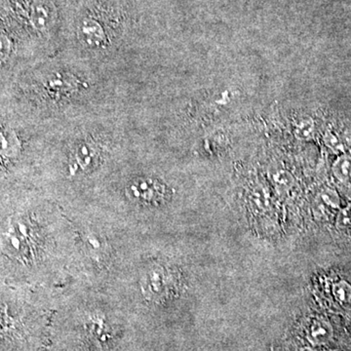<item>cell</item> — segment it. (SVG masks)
I'll use <instances>...</instances> for the list:
<instances>
[{
	"mask_svg": "<svg viewBox=\"0 0 351 351\" xmlns=\"http://www.w3.org/2000/svg\"><path fill=\"white\" fill-rule=\"evenodd\" d=\"M179 284L177 272L166 265H156L147 270L141 286L149 301L164 302L177 293Z\"/></svg>",
	"mask_w": 351,
	"mask_h": 351,
	"instance_id": "1",
	"label": "cell"
},
{
	"mask_svg": "<svg viewBox=\"0 0 351 351\" xmlns=\"http://www.w3.org/2000/svg\"><path fill=\"white\" fill-rule=\"evenodd\" d=\"M304 337L313 346H326L334 337V330L331 323L325 318L313 317L304 325Z\"/></svg>",
	"mask_w": 351,
	"mask_h": 351,
	"instance_id": "2",
	"label": "cell"
},
{
	"mask_svg": "<svg viewBox=\"0 0 351 351\" xmlns=\"http://www.w3.org/2000/svg\"><path fill=\"white\" fill-rule=\"evenodd\" d=\"M130 191L133 198L147 204H157L162 202L165 197V189L162 184L152 179H142L134 182Z\"/></svg>",
	"mask_w": 351,
	"mask_h": 351,
	"instance_id": "3",
	"label": "cell"
},
{
	"mask_svg": "<svg viewBox=\"0 0 351 351\" xmlns=\"http://www.w3.org/2000/svg\"><path fill=\"white\" fill-rule=\"evenodd\" d=\"M313 215L319 221H330L339 213V197L338 193L331 189L320 191L314 199Z\"/></svg>",
	"mask_w": 351,
	"mask_h": 351,
	"instance_id": "4",
	"label": "cell"
},
{
	"mask_svg": "<svg viewBox=\"0 0 351 351\" xmlns=\"http://www.w3.org/2000/svg\"><path fill=\"white\" fill-rule=\"evenodd\" d=\"M29 20L34 29L46 31L54 24V11L46 2H36L32 6Z\"/></svg>",
	"mask_w": 351,
	"mask_h": 351,
	"instance_id": "5",
	"label": "cell"
},
{
	"mask_svg": "<svg viewBox=\"0 0 351 351\" xmlns=\"http://www.w3.org/2000/svg\"><path fill=\"white\" fill-rule=\"evenodd\" d=\"M19 152L17 138L11 133L0 130V168L13 160Z\"/></svg>",
	"mask_w": 351,
	"mask_h": 351,
	"instance_id": "6",
	"label": "cell"
},
{
	"mask_svg": "<svg viewBox=\"0 0 351 351\" xmlns=\"http://www.w3.org/2000/svg\"><path fill=\"white\" fill-rule=\"evenodd\" d=\"M80 36L89 45H100L105 39L103 27L96 20L85 19L80 27Z\"/></svg>",
	"mask_w": 351,
	"mask_h": 351,
	"instance_id": "7",
	"label": "cell"
},
{
	"mask_svg": "<svg viewBox=\"0 0 351 351\" xmlns=\"http://www.w3.org/2000/svg\"><path fill=\"white\" fill-rule=\"evenodd\" d=\"M332 173L339 182H348L351 176V159L350 157L346 156L339 157L332 166Z\"/></svg>",
	"mask_w": 351,
	"mask_h": 351,
	"instance_id": "8",
	"label": "cell"
},
{
	"mask_svg": "<svg viewBox=\"0 0 351 351\" xmlns=\"http://www.w3.org/2000/svg\"><path fill=\"white\" fill-rule=\"evenodd\" d=\"M93 147V145L89 144H82L76 149V161H78V164L83 169L92 165V161L94 162L97 158V151Z\"/></svg>",
	"mask_w": 351,
	"mask_h": 351,
	"instance_id": "9",
	"label": "cell"
},
{
	"mask_svg": "<svg viewBox=\"0 0 351 351\" xmlns=\"http://www.w3.org/2000/svg\"><path fill=\"white\" fill-rule=\"evenodd\" d=\"M335 298L341 304H348L351 302V286L345 281H339L332 288Z\"/></svg>",
	"mask_w": 351,
	"mask_h": 351,
	"instance_id": "10",
	"label": "cell"
},
{
	"mask_svg": "<svg viewBox=\"0 0 351 351\" xmlns=\"http://www.w3.org/2000/svg\"><path fill=\"white\" fill-rule=\"evenodd\" d=\"M295 133L297 138L301 140H308L313 135V122L311 119H302L295 125Z\"/></svg>",
	"mask_w": 351,
	"mask_h": 351,
	"instance_id": "11",
	"label": "cell"
},
{
	"mask_svg": "<svg viewBox=\"0 0 351 351\" xmlns=\"http://www.w3.org/2000/svg\"><path fill=\"white\" fill-rule=\"evenodd\" d=\"M337 228L341 232H348L351 230V204L337 214Z\"/></svg>",
	"mask_w": 351,
	"mask_h": 351,
	"instance_id": "12",
	"label": "cell"
},
{
	"mask_svg": "<svg viewBox=\"0 0 351 351\" xmlns=\"http://www.w3.org/2000/svg\"><path fill=\"white\" fill-rule=\"evenodd\" d=\"M11 50H12V43L5 32L0 31V64L10 56Z\"/></svg>",
	"mask_w": 351,
	"mask_h": 351,
	"instance_id": "13",
	"label": "cell"
},
{
	"mask_svg": "<svg viewBox=\"0 0 351 351\" xmlns=\"http://www.w3.org/2000/svg\"><path fill=\"white\" fill-rule=\"evenodd\" d=\"M301 351H332V350H311V348H304V350H302Z\"/></svg>",
	"mask_w": 351,
	"mask_h": 351,
	"instance_id": "14",
	"label": "cell"
}]
</instances>
